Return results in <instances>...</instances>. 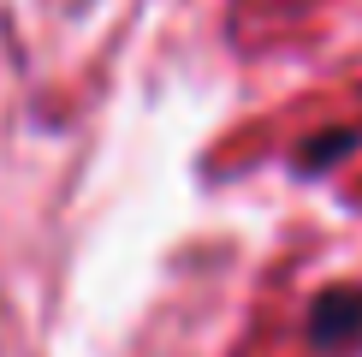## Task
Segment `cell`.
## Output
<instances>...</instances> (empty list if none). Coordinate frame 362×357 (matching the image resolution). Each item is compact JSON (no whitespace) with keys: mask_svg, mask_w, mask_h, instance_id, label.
<instances>
[{"mask_svg":"<svg viewBox=\"0 0 362 357\" xmlns=\"http://www.w3.org/2000/svg\"><path fill=\"white\" fill-rule=\"evenodd\" d=\"M356 143H362V125H344V131H321V137H309V143H303L297 167H303V173L315 178V173H327V167H333L339 155H351Z\"/></svg>","mask_w":362,"mask_h":357,"instance_id":"7a4b0ae2","label":"cell"},{"mask_svg":"<svg viewBox=\"0 0 362 357\" xmlns=\"http://www.w3.org/2000/svg\"><path fill=\"white\" fill-rule=\"evenodd\" d=\"M309 339L315 351H356L362 346V286H333L309 310Z\"/></svg>","mask_w":362,"mask_h":357,"instance_id":"6da1fadb","label":"cell"}]
</instances>
